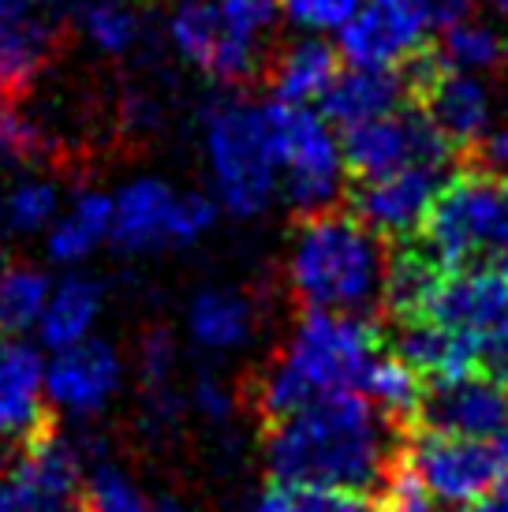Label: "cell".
<instances>
[{
    "label": "cell",
    "mask_w": 508,
    "mask_h": 512,
    "mask_svg": "<svg viewBox=\"0 0 508 512\" xmlns=\"http://www.w3.org/2000/svg\"><path fill=\"white\" fill-rule=\"evenodd\" d=\"M423 318L460 329V333L490 337L508 318V262H479V266L445 270Z\"/></svg>",
    "instance_id": "13"
},
{
    "label": "cell",
    "mask_w": 508,
    "mask_h": 512,
    "mask_svg": "<svg viewBox=\"0 0 508 512\" xmlns=\"http://www.w3.org/2000/svg\"><path fill=\"white\" fill-rule=\"evenodd\" d=\"M4 486L15 494L23 512H86V471L79 441L57 434V427L49 423L23 441Z\"/></svg>",
    "instance_id": "9"
},
{
    "label": "cell",
    "mask_w": 508,
    "mask_h": 512,
    "mask_svg": "<svg viewBox=\"0 0 508 512\" xmlns=\"http://www.w3.org/2000/svg\"><path fill=\"white\" fill-rule=\"evenodd\" d=\"M176 191L157 176H139L113 195V247L127 255H146L169 243Z\"/></svg>",
    "instance_id": "19"
},
{
    "label": "cell",
    "mask_w": 508,
    "mask_h": 512,
    "mask_svg": "<svg viewBox=\"0 0 508 512\" xmlns=\"http://www.w3.org/2000/svg\"><path fill=\"white\" fill-rule=\"evenodd\" d=\"M53 296V281L34 266H12L0 273V333H27L38 329L45 303Z\"/></svg>",
    "instance_id": "27"
},
{
    "label": "cell",
    "mask_w": 508,
    "mask_h": 512,
    "mask_svg": "<svg viewBox=\"0 0 508 512\" xmlns=\"http://www.w3.org/2000/svg\"><path fill=\"white\" fill-rule=\"evenodd\" d=\"M415 8L423 15L426 30H452L471 19L475 0H415Z\"/></svg>",
    "instance_id": "40"
},
{
    "label": "cell",
    "mask_w": 508,
    "mask_h": 512,
    "mask_svg": "<svg viewBox=\"0 0 508 512\" xmlns=\"http://www.w3.org/2000/svg\"><path fill=\"white\" fill-rule=\"evenodd\" d=\"M0 273H4V243H0Z\"/></svg>",
    "instance_id": "47"
},
{
    "label": "cell",
    "mask_w": 508,
    "mask_h": 512,
    "mask_svg": "<svg viewBox=\"0 0 508 512\" xmlns=\"http://www.w3.org/2000/svg\"><path fill=\"white\" fill-rule=\"evenodd\" d=\"M86 38L109 57H127L142 42V15L127 0H90L83 8Z\"/></svg>",
    "instance_id": "30"
},
{
    "label": "cell",
    "mask_w": 508,
    "mask_h": 512,
    "mask_svg": "<svg viewBox=\"0 0 508 512\" xmlns=\"http://www.w3.org/2000/svg\"><path fill=\"white\" fill-rule=\"evenodd\" d=\"M154 512H187V509L176 498H157L154 501Z\"/></svg>",
    "instance_id": "45"
},
{
    "label": "cell",
    "mask_w": 508,
    "mask_h": 512,
    "mask_svg": "<svg viewBox=\"0 0 508 512\" xmlns=\"http://www.w3.org/2000/svg\"><path fill=\"white\" fill-rule=\"evenodd\" d=\"M475 154H479L482 169H494L501 176H508V113L501 120H494V128H490V135L482 139Z\"/></svg>",
    "instance_id": "41"
},
{
    "label": "cell",
    "mask_w": 508,
    "mask_h": 512,
    "mask_svg": "<svg viewBox=\"0 0 508 512\" xmlns=\"http://www.w3.org/2000/svg\"><path fill=\"white\" fill-rule=\"evenodd\" d=\"M501 60H505V68H508V38H505V53H501Z\"/></svg>",
    "instance_id": "48"
},
{
    "label": "cell",
    "mask_w": 508,
    "mask_h": 512,
    "mask_svg": "<svg viewBox=\"0 0 508 512\" xmlns=\"http://www.w3.org/2000/svg\"><path fill=\"white\" fill-rule=\"evenodd\" d=\"M363 397H367L393 427L408 430L419 423L426 385L404 359H396L393 352H381L378 363L370 367L367 382H363Z\"/></svg>",
    "instance_id": "25"
},
{
    "label": "cell",
    "mask_w": 508,
    "mask_h": 512,
    "mask_svg": "<svg viewBox=\"0 0 508 512\" xmlns=\"http://www.w3.org/2000/svg\"><path fill=\"white\" fill-rule=\"evenodd\" d=\"M191 404H195V412L202 419H210V423H228L232 412H236V393H232V385L221 382L217 374H198L195 385H191Z\"/></svg>",
    "instance_id": "39"
},
{
    "label": "cell",
    "mask_w": 508,
    "mask_h": 512,
    "mask_svg": "<svg viewBox=\"0 0 508 512\" xmlns=\"http://www.w3.org/2000/svg\"><path fill=\"white\" fill-rule=\"evenodd\" d=\"M374 512H434V494L426 490V483L415 475V468L408 464V456L400 453L385 483L378 486L374 498Z\"/></svg>",
    "instance_id": "33"
},
{
    "label": "cell",
    "mask_w": 508,
    "mask_h": 512,
    "mask_svg": "<svg viewBox=\"0 0 508 512\" xmlns=\"http://www.w3.org/2000/svg\"><path fill=\"white\" fill-rule=\"evenodd\" d=\"M426 34L415 0H363L340 30V53L363 68H404L426 49Z\"/></svg>",
    "instance_id": "12"
},
{
    "label": "cell",
    "mask_w": 508,
    "mask_h": 512,
    "mask_svg": "<svg viewBox=\"0 0 508 512\" xmlns=\"http://www.w3.org/2000/svg\"><path fill=\"white\" fill-rule=\"evenodd\" d=\"M389 255L355 214L325 210L303 217L288 255V285L303 311L359 314L381 307Z\"/></svg>",
    "instance_id": "2"
},
{
    "label": "cell",
    "mask_w": 508,
    "mask_h": 512,
    "mask_svg": "<svg viewBox=\"0 0 508 512\" xmlns=\"http://www.w3.org/2000/svg\"><path fill=\"white\" fill-rule=\"evenodd\" d=\"M202 146L221 210L258 217L281 195V161L273 146L269 105L251 98L213 101L202 124Z\"/></svg>",
    "instance_id": "3"
},
{
    "label": "cell",
    "mask_w": 508,
    "mask_h": 512,
    "mask_svg": "<svg viewBox=\"0 0 508 512\" xmlns=\"http://www.w3.org/2000/svg\"><path fill=\"white\" fill-rule=\"evenodd\" d=\"M441 277H445V266L426 251L423 240L396 243V251L389 255V270H385V288H381V311L393 322L423 318Z\"/></svg>",
    "instance_id": "22"
},
{
    "label": "cell",
    "mask_w": 508,
    "mask_h": 512,
    "mask_svg": "<svg viewBox=\"0 0 508 512\" xmlns=\"http://www.w3.org/2000/svg\"><path fill=\"white\" fill-rule=\"evenodd\" d=\"M105 307V288L101 281L86 277V273H68L53 285V296L45 303V314L38 322V341L49 352L71 348V344L86 341L101 318Z\"/></svg>",
    "instance_id": "21"
},
{
    "label": "cell",
    "mask_w": 508,
    "mask_h": 512,
    "mask_svg": "<svg viewBox=\"0 0 508 512\" xmlns=\"http://www.w3.org/2000/svg\"><path fill=\"white\" fill-rule=\"evenodd\" d=\"M217 12L232 38L262 45V38L281 19V0H217Z\"/></svg>",
    "instance_id": "35"
},
{
    "label": "cell",
    "mask_w": 508,
    "mask_h": 512,
    "mask_svg": "<svg viewBox=\"0 0 508 512\" xmlns=\"http://www.w3.org/2000/svg\"><path fill=\"white\" fill-rule=\"evenodd\" d=\"M340 154H344V169L355 180H378L411 165L449 172L460 150L434 128V120L419 105H404L393 116H378L340 131Z\"/></svg>",
    "instance_id": "8"
},
{
    "label": "cell",
    "mask_w": 508,
    "mask_h": 512,
    "mask_svg": "<svg viewBox=\"0 0 508 512\" xmlns=\"http://www.w3.org/2000/svg\"><path fill=\"white\" fill-rule=\"evenodd\" d=\"M60 210V191L57 184L49 180H38V176H27L12 184V191L4 195V221L15 228V232H42V228H53Z\"/></svg>",
    "instance_id": "31"
},
{
    "label": "cell",
    "mask_w": 508,
    "mask_h": 512,
    "mask_svg": "<svg viewBox=\"0 0 508 512\" xmlns=\"http://www.w3.org/2000/svg\"><path fill=\"white\" fill-rule=\"evenodd\" d=\"M411 94V79L404 68H363L352 64L348 72H340L333 86L325 90V98L318 101V113L333 124V128H355L378 116L400 113Z\"/></svg>",
    "instance_id": "17"
},
{
    "label": "cell",
    "mask_w": 508,
    "mask_h": 512,
    "mask_svg": "<svg viewBox=\"0 0 508 512\" xmlns=\"http://www.w3.org/2000/svg\"><path fill=\"white\" fill-rule=\"evenodd\" d=\"M60 19L42 0H0V109L34 83L57 53Z\"/></svg>",
    "instance_id": "14"
},
{
    "label": "cell",
    "mask_w": 508,
    "mask_h": 512,
    "mask_svg": "<svg viewBox=\"0 0 508 512\" xmlns=\"http://www.w3.org/2000/svg\"><path fill=\"white\" fill-rule=\"evenodd\" d=\"M482 4H490L497 15H505V19H508V0H482Z\"/></svg>",
    "instance_id": "46"
},
{
    "label": "cell",
    "mask_w": 508,
    "mask_h": 512,
    "mask_svg": "<svg viewBox=\"0 0 508 512\" xmlns=\"http://www.w3.org/2000/svg\"><path fill=\"white\" fill-rule=\"evenodd\" d=\"M273 146L281 161V199L296 217L333 210L344 187V154L333 124L314 105H269Z\"/></svg>",
    "instance_id": "6"
},
{
    "label": "cell",
    "mask_w": 508,
    "mask_h": 512,
    "mask_svg": "<svg viewBox=\"0 0 508 512\" xmlns=\"http://www.w3.org/2000/svg\"><path fill=\"white\" fill-rule=\"evenodd\" d=\"M221 38H225V23H221V12H217V0H180L172 8L169 42L187 64H195L198 72L210 68Z\"/></svg>",
    "instance_id": "26"
},
{
    "label": "cell",
    "mask_w": 508,
    "mask_h": 512,
    "mask_svg": "<svg viewBox=\"0 0 508 512\" xmlns=\"http://www.w3.org/2000/svg\"><path fill=\"white\" fill-rule=\"evenodd\" d=\"M363 8V0H281V12L288 15V23H296L299 30H344L352 23V15Z\"/></svg>",
    "instance_id": "36"
},
{
    "label": "cell",
    "mask_w": 508,
    "mask_h": 512,
    "mask_svg": "<svg viewBox=\"0 0 508 512\" xmlns=\"http://www.w3.org/2000/svg\"><path fill=\"white\" fill-rule=\"evenodd\" d=\"M187 333L206 352L243 348L254 333V303L236 288H202L187 303Z\"/></svg>",
    "instance_id": "23"
},
{
    "label": "cell",
    "mask_w": 508,
    "mask_h": 512,
    "mask_svg": "<svg viewBox=\"0 0 508 512\" xmlns=\"http://www.w3.org/2000/svg\"><path fill=\"white\" fill-rule=\"evenodd\" d=\"M381 356V337L359 314L303 311L277 356L311 400L329 393H363L370 367Z\"/></svg>",
    "instance_id": "5"
},
{
    "label": "cell",
    "mask_w": 508,
    "mask_h": 512,
    "mask_svg": "<svg viewBox=\"0 0 508 512\" xmlns=\"http://www.w3.org/2000/svg\"><path fill=\"white\" fill-rule=\"evenodd\" d=\"M221 217V202L217 195H202V191H184L176 195L172 206V225H169V243L176 247H191L198 243Z\"/></svg>",
    "instance_id": "34"
},
{
    "label": "cell",
    "mask_w": 508,
    "mask_h": 512,
    "mask_svg": "<svg viewBox=\"0 0 508 512\" xmlns=\"http://www.w3.org/2000/svg\"><path fill=\"white\" fill-rule=\"evenodd\" d=\"M415 427L452 438H501L508 434V385L490 378L486 370L460 382L430 385Z\"/></svg>",
    "instance_id": "11"
},
{
    "label": "cell",
    "mask_w": 508,
    "mask_h": 512,
    "mask_svg": "<svg viewBox=\"0 0 508 512\" xmlns=\"http://www.w3.org/2000/svg\"><path fill=\"white\" fill-rule=\"evenodd\" d=\"M482 370L508 385V318L482 344Z\"/></svg>",
    "instance_id": "42"
},
{
    "label": "cell",
    "mask_w": 508,
    "mask_h": 512,
    "mask_svg": "<svg viewBox=\"0 0 508 512\" xmlns=\"http://www.w3.org/2000/svg\"><path fill=\"white\" fill-rule=\"evenodd\" d=\"M45 157V135L38 124H30L15 109H0V169L8 165H30Z\"/></svg>",
    "instance_id": "37"
},
{
    "label": "cell",
    "mask_w": 508,
    "mask_h": 512,
    "mask_svg": "<svg viewBox=\"0 0 508 512\" xmlns=\"http://www.w3.org/2000/svg\"><path fill=\"white\" fill-rule=\"evenodd\" d=\"M172 370H176V337L169 329H150L139 344V378L142 389H157V385L172 382Z\"/></svg>",
    "instance_id": "38"
},
{
    "label": "cell",
    "mask_w": 508,
    "mask_h": 512,
    "mask_svg": "<svg viewBox=\"0 0 508 512\" xmlns=\"http://www.w3.org/2000/svg\"><path fill=\"white\" fill-rule=\"evenodd\" d=\"M438 60L452 72H494L501 64V53H505V42L497 38V30L490 23H479V19H467L460 27L445 30L441 45L434 49Z\"/></svg>",
    "instance_id": "29"
},
{
    "label": "cell",
    "mask_w": 508,
    "mask_h": 512,
    "mask_svg": "<svg viewBox=\"0 0 508 512\" xmlns=\"http://www.w3.org/2000/svg\"><path fill=\"white\" fill-rule=\"evenodd\" d=\"M0 512H23V505L15 501V494L8 486H0Z\"/></svg>",
    "instance_id": "44"
},
{
    "label": "cell",
    "mask_w": 508,
    "mask_h": 512,
    "mask_svg": "<svg viewBox=\"0 0 508 512\" xmlns=\"http://www.w3.org/2000/svg\"><path fill=\"white\" fill-rule=\"evenodd\" d=\"M482 344H486V337L438 326L430 318H411V322H396L389 352L396 359H404L423 382L441 385L479 374Z\"/></svg>",
    "instance_id": "16"
},
{
    "label": "cell",
    "mask_w": 508,
    "mask_h": 512,
    "mask_svg": "<svg viewBox=\"0 0 508 512\" xmlns=\"http://www.w3.org/2000/svg\"><path fill=\"white\" fill-rule=\"evenodd\" d=\"M105 240H113V195L79 191L49 228L45 251L57 266H79Z\"/></svg>",
    "instance_id": "24"
},
{
    "label": "cell",
    "mask_w": 508,
    "mask_h": 512,
    "mask_svg": "<svg viewBox=\"0 0 508 512\" xmlns=\"http://www.w3.org/2000/svg\"><path fill=\"white\" fill-rule=\"evenodd\" d=\"M445 184H449V172L426 169V165L396 169L389 176H378V180H355L348 214L359 217L374 236L408 243L423 232L426 217H430Z\"/></svg>",
    "instance_id": "10"
},
{
    "label": "cell",
    "mask_w": 508,
    "mask_h": 512,
    "mask_svg": "<svg viewBox=\"0 0 508 512\" xmlns=\"http://www.w3.org/2000/svg\"><path fill=\"white\" fill-rule=\"evenodd\" d=\"M120 378L124 363L113 344L86 337L53 352V359L45 363V400L68 415H98L120 389Z\"/></svg>",
    "instance_id": "15"
},
{
    "label": "cell",
    "mask_w": 508,
    "mask_h": 512,
    "mask_svg": "<svg viewBox=\"0 0 508 512\" xmlns=\"http://www.w3.org/2000/svg\"><path fill=\"white\" fill-rule=\"evenodd\" d=\"M340 75V49L325 38H299L273 60L269 90L277 105H318Z\"/></svg>",
    "instance_id": "20"
},
{
    "label": "cell",
    "mask_w": 508,
    "mask_h": 512,
    "mask_svg": "<svg viewBox=\"0 0 508 512\" xmlns=\"http://www.w3.org/2000/svg\"><path fill=\"white\" fill-rule=\"evenodd\" d=\"M404 456L426 483L434 501L452 509L479 505L508 479V434L501 438H452V434H408Z\"/></svg>",
    "instance_id": "7"
},
{
    "label": "cell",
    "mask_w": 508,
    "mask_h": 512,
    "mask_svg": "<svg viewBox=\"0 0 508 512\" xmlns=\"http://www.w3.org/2000/svg\"><path fill=\"white\" fill-rule=\"evenodd\" d=\"M86 512H154V501L116 464H98L86 475Z\"/></svg>",
    "instance_id": "32"
},
{
    "label": "cell",
    "mask_w": 508,
    "mask_h": 512,
    "mask_svg": "<svg viewBox=\"0 0 508 512\" xmlns=\"http://www.w3.org/2000/svg\"><path fill=\"white\" fill-rule=\"evenodd\" d=\"M251 512H374V501L367 494L325 490V486L269 483L254 498Z\"/></svg>",
    "instance_id": "28"
},
{
    "label": "cell",
    "mask_w": 508,
    "mask_h": 512,
    "mask_svg": "<svg viewBox=\"0 0 508 512\" xmlns=\"http://www.w3.org/2000/svg\"><path fill=\"white\" fill-rule=\"evenodd\" d=\"M423 247L445 270L508 262V176L482 165L449 176L423 225Z\"/></svg>",
    "instance_id": "4"
},
{
    "label": "cell",
    "mask_w": 508,
    "mask_h": 512,
    "mask_svg": "<svg viewBox=\"0 0 508 512\" xmlns=\"http://www.w3.org/2000/svg\"><path fill=\"white\" fill-rule=\"evenodd\" d=\"M45 427V363L38 348L0 341V438L27 441Z\"/></svg>",
    "instance_id": "18"
},
{
    "label": "cell",
    "mask_w": 508,
    "mask_h": 512,
    "mask_svg": "<svg viewBox=\"0 0 508 512\" xmlns=\"http://www.w3.org/2000/svg\"><path fill=\"white\" fill-rule=\"evenodd\" d=\"M408 434L363 393H329L266 427L262 456L273 483L378 494Z\"/></svg>",
    "instance_id": "1"
},
{
    "label": "cell",
    "mask_w": 508,
    "mask_h": 512,
    "mask_svg": "<svg viewBox=\"0 0 508 512\" xmlns=\"http://www.w3.org/2000/svg\"><path fill=\"white\" fill-rule=\"evenodd\" d=\"M475 512H508V479L501 486H494L479 505H471Z\"/></svg>",
    "instance_id": "43"
}]
</instances>
